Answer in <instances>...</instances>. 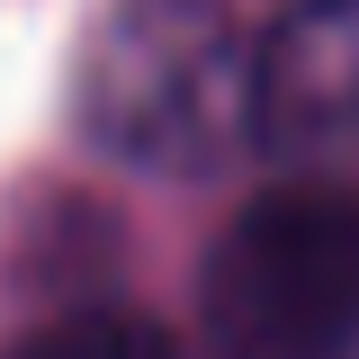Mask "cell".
<instances>
[{
    "instance_id": "obj_2",
    "label": "cell",
    "mask_w": 359,
    "mask_h": 359,
    "mask_svg": "<svg viewBox=\"0 0 359 359\" xmlns=\"http://www.w3.org/2000/svg\"><path fill=\"white\" fill-rule=\"evenodd\" d=\"M198 332L216 359L359 351V189L278 180L243 198L198 261Z\"/></svg>"
},
{
    "instance_id": "obj_1",
    "label": "cell",
    "mask_w": 359,
    "mask_h": 359,
    "mask_svg": "<svg viewBox=\"0 0 359 359\" xmlns=\"http://www.w3.org/2000/svg\"><path fill=\"white\" fill-rule=\"evenodd\" d=\"M72 108L135 171H216L261 135V36H243L233 0H108Z\"/></svg>"
},
{
    "instance_id": "obj_3",
    "label": "cell",
    "mask_w": 359,
    "mask_h": 359,
    "mask_svg": "<svg viewBox=\"0 0 359 359\" xmlns=\"http://www.w3.org/2000/svg\"><path fill=\"white\" fill-rule=\"evenodd\" d=\"M261 144L359 162V0H287L261 36Z\"/></svg>"
},
{
    "instance_id": "obj_4",
    "label": "cell",
    "mask_w": 359,
    "mask_h": 359,
    "mask_svg": "<svg viewBox=\"0 0 359 359\" xmlns=\"http://www.w3.org/2000/svg\"><path fill=\"white\" fill-rule=\"evenodd\" d=\"M9 359H180L171 332L153 314H126V306H81V314H54L36 323Z\"/></svg>"
}]
</instances>
